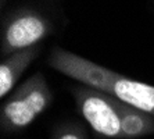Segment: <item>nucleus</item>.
Instances as JSON below:
<instances>
[{
	"label": "nucleus",
	"mask_w": 154,
	"mask_h": 139,
	"mask_svg": "<svg viewBox=\"0 0 154 139\" xmlns=\"http://www.w3.org/2000/svg\"><path fill=\"white\" fill-rule=\"evenodd\" d=\"M54 95L42 72H35L4 97L0 109L3 135L22 131L51 106Z\"/></svg>",
	"instance_id": "nucleus-1"
},
{
	"label": "nucleus",
	"mask_w": 154,
	"mask_h": 139,
	"mask_svg": "<svg viewBox=\"0 0 154 139\" xmlns=\"http://www.w3.org/2000/svg\"><path fill=\"white\" fill-rule=\"evenodd\" d=\"M53 33V20L46 13L33 6L14 8L2 22L0 54L6 58L18 50L40 45L42 40Z\"/></svg>",
	"instance_id": "nucleus-2"
},
{
	"label": "nucleus",
	"mask_w": 154,
	"mask_h": 139,
	"mask_svg": "<svg viewBox=\"0 0 154 139\" xmlns=\"http://www.w3.org/2000/svg\"><path fill=\"white\" fill-rule=\"evenodd\" d=\"M93 89L114 96L129 106L154 117V86L131 79L128 77L103 67Z\"/></svg>",
	"instance_id": "nucleus-4"
},
{
	"label": "nucleus",
	"mask_w": 154,
	"mask_h": 139,
	"mask_svg": "<svg viewBox=\"0 0 154 139\" xmlns=\"http://www.w3.org/2000/svg\"><path fill=\"white\" fill-rule=\"evenodd\" d=\"M42 50L43 45H36L28 49L18 50L2 60L0 63V96L2 99H4L13 92L18 79L21 78L22 72L28 68V65H31V63L39 56Z\"/></svg>",
	"instance_id": "nucleus-5"
},
{
	"label": "nucleus",
	"mask_w": 154,
	"mask_h": 139,
	"mask_svg": "<svg viewBox=\"0 0 154 139\" xmlns=\"http://www.w3.org/2000/svg\"><path fill=\"white\" fill-rule=\"evenodd\" d=\"M51 139H88L82 125L75 122H63L53 129Z\"/></svg>",
	"instance_id": "nucleus-7"
},
{
	"label": "nucleus",
	"mask_w": 154,
	"mask_h": 139,
	"mask_svg": "<svg viewBox=\"0 0 154 139\" xmlns=\"http://www.w3.org/2000/svg\"><path fill=\"white\" fill-rule=\"evenodd\" d=\"M124 139L140 138L154 134V117L121 102Z\"/></svg>",
	"instance_id": "nucleus-6"
},
{
	"label": "nucleus",
	"mask_w": 154,
	"mask_h": 139,
	"mask_svg": "<svg viewBox=\"0 0 154 139\" xmlns=\"http://www.w3.org/2000/svg\"><path fill=\"white\" fill-rule=\"evenodd\" d=\"M79 114L103 138L124 139L121 100L85 85L69 86Z\"/></svg>",
	"instance_id": "nucleus-3"
}]
</instances>
